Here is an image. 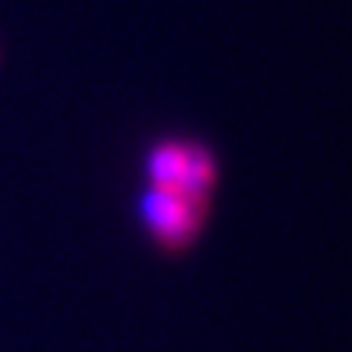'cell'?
<instances>
[{"mask_svg":"<svg viewBox=\"0 0 352 352\" xmlns=\"http://www.w3.org/2000/svg\"><path fill=\"white\" fill-rule=\"evenodd\" d=\"M208 212H212V197L185 191L176 185H150L144 182L138 200V217L150 241L162 252H185L200 238Z\"/></svg>","mask_w":352,"mask_h":352,"instance_id":"6da1fadb","label":"cell"},{"mask_svg":"<svg viewBox=\"0 0 352 352\" xmlns=\"http://www.w3.org/2000/svg\"><path fill=\"white\" fill-rule=\"evenodd\" d=\"M144 173L150 185H176L197 194H214L217 162L214 153L197 141H159L144 156Z\"/></svg>","mask_w":352,"mask_h":352,"instance_id":"7a4b0ae2","label":"cell"}]
</instances>
